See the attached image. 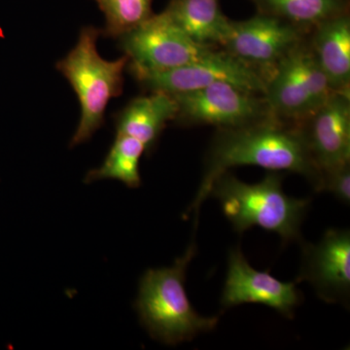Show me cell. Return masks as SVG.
Here are the masks:
<instances>
[{
	"mask_svg": "<svg viewBox=\"0 0 350 350\" xmlns=\"http://www.w3.org/2000/svg\"><path fill=\"white\" fill-rule=\"evenodd\" d=\"M303 300L296 282H280L268 271L252 268L239 246L230 251L227 278L221 296L223 310L243 304H262L292 319Z\"/></svg>",
	"mask_w": 350,
	"mask_h": 350,
	"instance_id": "cell-11",
	"label": "cell"
},
{
	"mask_svg": "<svg viewBox=\"0 0 350 350\" xmlns=\"http://www.w3.org/2000/svg\"><path fill=\"white\" fill-rule=\"evenodd\" d=\"M259 13L312 31L324 21L347 13V0H252Z\"/></svg>",
	"mask_w": 350,
	"mask_h": 350,
	"instance_id": "cell-16",
	"label": "cell"
},
{
	"mask_svg": "<svg viewBox=\"0 0 350 350\" xmlns=\"http://www.w3.org/2000/svg\"><path fill=\"white\" fill-rule=\"evenodd\" d=\"M129 57L130 71L137 78L180 68L199 61L213 48L202 47L184 33L167 13L152 15L119 38Z\"/></svg>",
	"mask_w": 350,
	"mask_h": 350,
	"instance_id": "cell-6",
	"label": "cell"
},
{
	"mask_svg": "<svg viewBox=\"0 0 350 350\" xmlns=\"http://www.w3.org/2000/svg\"><path fill=\"white\" fill-rule=\"evenodd\" d=\"M283 175L267 174L258 183L239 180L228 172L216 177L209 189L208 198L219 200L234 231H247L252 227L278 234L285 244L301 239V229L312 200L285 194Z\"/></svg>",
	"mask_w": 350,
	"mask_h": 350,
	"instance_id": "cell-2",
	"label": "cell"
},
{
	"mask_svg": "<svg viewBox=\"0 0 350 350\" xmlns=\"http://www.w3.org/2000/svg\"><path fill=\"white\" fill-rule=\"evenodd\" d=\"M172 96L178 107L174 121L180 125L231 129L275 117L262 94L228 83Z\"/></svg>",
	"mask_w": 350,
	"mask_h": 350,
	"instance_id": "cell-7",
	"label": "cell"
},
{
	"mask_svg": "<svg viewBox=\"0 0 350 350\" xmlns=\"http://www.w3.org/2000/svg\"><path fill=\"white\" fill-rule=\"evenodd\" d=\"M145 152L144 145L135 138L116 135L103 165L88 172L85 183L115 179L125 184L126 187H139L142 185L139 162Z\"/></svg>",
	"mask_w": 350,
	"mask_h": 350,
	"instance_id": "cell-17",
	"label": "cell"
},
{
	"mask_svg": "<svg viewBox=\"0 0 350 350\" xmlns=\"http://www.w3.org/2000/svg\"><path fill=\"white\" fill-rule=\"evenodd\" d=\"M165 12L191 40L202 47L222 48L231 29L218 0H170Z\"/></svg>",
	"mask_w": 350,
	"mask_h": 350,
	"instance_id": "cell-15",
	"label": "cell"
},
{
	"mask_svg": "<svg viewBox=\"0 0 350 350\" xmlns=\"http://www.w3.org/2000/svg\"><path fill=\"white\" fill-rule=\"evenodd\" d=\"M308 39L332 91L350 93L349 12L315 25Z\"/></svg>",
	"mask_w": 350,
	"mask_h": 350,
	"instance_id": "cell-13",
	"label": "cell"
},
{
	"mask_svg": "<svg viewBox=\"0 0 350 350\" xmlns=\"http://www.w3.org/2000/svg\"><path fill=\"white\" fill-rule=\"evenodd\" d=\"M298 126L321 175L350 163V93L334 92Z\"/></svg>",
	"mask_w": 350,
	"mask_h": 350,
	"instance_id": "cell-12",
	"label": "cell"
},
{
	"mask_svg": "<svg viewBox=\"0 0 350 350\" xmlns=\"http://www.w3.org/2000/svg\"><path fill=\"white\" fill-rule=\"evenodd\" d=\"M100 34L96 27H83L75 48L56 66L75 90L81 107L70 147L91 139L105 123L109 101L123 93L124 71L129 57L124 55L115 61L103 59L96 48Z\"/></svg>",
	"mask_w": 350,
	"mask_h": 350,
	"instance_id": "cell-4",
	"label": "cell"
},
{
	"mask_svg": "<svg viewBox=\"0 0 350 350\" xmlns=\"http://www.w3.org/2000/svg\"><path fill=\"white\" fill-rule=\"evenodd\" d=\"M321 191L331 193L334 197L345 204H350V163L342 167L323 172L321 175Z\"/></svg>",
	"mask_w": 350,
	"mask_h": 350,
	"instance_id": "cell-19",
	"label": "cell"
},
{
	"mask_svg": "<svg viewBox=\"0 0 350 350\" xmlns=\"http://www.w3.org/2000/svg\"><path fill=\"white\" fill-rule=\"evenodd\" d=\"M197 252L193 241L174 265L149 269L140 278L135 308L140 323L154 340L177 345L214 330L218 317H202L189 300L186 271Z\"/></svg>",
	"mask_w": 350,
	"mask_h": 350,
	"instance_id": "cell-3",
	"label": "cell"
},
{
	"mask_svg": "<svg viewBox=\"0 0 350 350\" xmlns=\"http://www.w3.org/2000/svg\"><path fill=\"white\" fill-rule=\"evenodd\" d=\"M310 31L259 13L250 20L231 22L223 50L261 75L265 81L278 64Z\"/></svg>",
	"mask_w": 350,
	"mask_h": 350,
	"instance_id": "cell-8",
	"label": "cell"
},
{
	"mask_svg": "<svg viewBox=\"0 0 350 350\" xmlns=\"http://www.w3.org/2000/svg\"><path fill=\"white\" fill-rule=\"evenodd\" d=\"M241 165L294 172L308 179L315 192L321 191V174L310 158L298 125L271 117L239 128L218 129L206 152L199 191L188 209L194 213L195 228L216 177Z\"/></svg>",
	"mask_w": 350,
	"mask_h": 350,
	"instance_id": "cell-1",
	"label": "cell"
},
{
	"mask_svg": "<svg viewBox=\"0 0 350 350\" xmlns=\"http://www.w3.org/2000/svg\"><path fill=\"white\" fill-rule=\"evenodd\" d=\"M332 93L306 36L275 66L266 81L264 98L276 118L299 125Z\"/></svg>",
	"mask_w": 350,
	"mask_h": 350,
	"instance_id": "cell-5",
	"label": "cell"
},
{
	"mask_svg": "<svg viewBox=\"0 0 350 350\" xmlns=\"http://www.w3.org/2000/svg\"><path fill=\"white\" fill-rule=\"evenodd\" d=\"M300 271L297 284L306 282L320 300L349 308L350 301V231L329 229L319 243L300 241Z\"/></svg>",
	"mask_w": 350,
	"mask_h": 350,
	"instance_id": "cell-10",
	"label": "cell"
},
{
	"mask_svg": "<svg viewBox=\"0 0 350 350\" xmlns=\"http://www.w3.org/2000/svg\"><path fill=\"white\" fill-rule=\"evenodd\" d=\"M105 16L101 34L119 39L142 25L152 13L153 0H94Z\"/></svg>",
	"mask_w": 350,
	"mask_h": 350,
	"instance_id": "cell-18",
	"label": "cell"
},
{
	"mask_svg": "<svg viewBox=\"0 0 350 350\" xmlns=\"http://www.w3.org/2000/svg\"><path fill=\"white\" fill-rule=\"evenodd\" d=\"M177 110L172 94L151 92L148 96H137L115 115L116 135L135 138L150 153L167 122L176 117Z\"/></svg>",
	"mask_w": 350,
	"mask_h": 350,
	"instance_id": "cell-14",
	"label": "cell"
},
{
	"mask_svg": "<svg viewBox=\"0 0 350 350\" xmlns=\"http://www.w3.org/2000/svg\"><path fill=\"white\" fill-rule=\"evenodd\" d=\"M137 80L149 91L170 94L195 91L217 83H228L262 96L266 90V81L256 70L226 51L215 49L187 66L142 76Z\"/></svg>",
	"mask_w": 350,
	"mask_h": 350,
	"instance_id": "cell-9",
	"label": "cell"
}]
</instances>
